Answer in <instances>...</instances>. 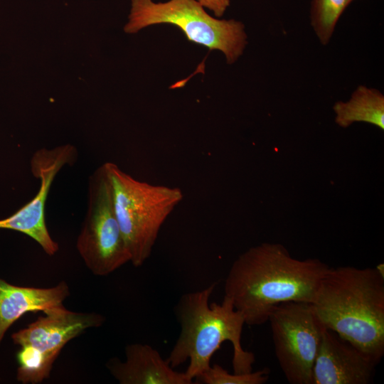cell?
<instances>
[{
    "mask_svg": "<svg viewBox=\"0 0 384 384\" xmlns=\"http://www.w3.org/2000/svg\"><path fill=\"white\" fill-rule=\"evenodd\" d=\"M329 267L318 259H295L281 244L264 242L233 262L225 280V295L245 324L261 325L281 303H312Z\"/></svg>",
    "mask_w": 384,
    "mask_h": 384,
    "instance_id": "obj_1",
    "label": "cell"
},
{
    "mask_svg": "<svg viewBox=\"0 0 384 384\" xmlns=\"http://www.w3.org/2000/svg\"><path fill=\"white\" fill-rule=\"evenodd\" d=\"M323 326L376 364L384 354V275L375 267H329L311 303Z\"/></svg>",
    "mask_w": 384,
    "mask_h": 384,
    "instance_id": "obj_2",
    "label": "cell"
},
{
    "mask_svg": "<svg viewBox=\"0 0 384 384\" xmlns=\"http://www.w3.org/2000/svg\"><path fill=\"white\" fill-rule=\"evenodd\" d=\"M215 286L213 283L183 294L175 308L181 331L166 360L173 368L189 361L185 373L192 380L210 366L213 355L225 341L233 346V373L252 371L255 356L241 344L244 317L228 296H224L220 304L209 302Z\"/></svg>",
    "mask_w": 384,
    "mask_h": 384,
    "instance_id": "obj_3",
    "label": "cell"
},
{
    "mask_svg": "<svg viewBox=\"0 0 384 384\" xmlns=\"http://www.w3.org/2000/svg\"><path fill=\"white\" fill-rule=\"evenodd\" d=\"M105 163L130 262L138 267L150 257L161 226L181 202L183 194L179 188L137 180L117 164Z\"/></svg>",
    "mask_w": 384,
    "mask_h": 384,
    "instance_id": "obj_4",
    "label": "cell"
},
{
    "mask_svg": "<svg viewBox=\"0 0 384 384\" xmlns=\"http://www.w3.org/2000/svg\"><path fill=\"white\" fill-rule=\"evenodd\" d=\"M160 23L174 25L189 41L221 51L228 64L242 55L247 43L242 23L214 18L197 0H132L129 22L124 28L126 33Z\"/></svg>",
    "mask_w": 384,
    "mask_h": 384,
    "instance_id": "obj_5",
    "label": "cell"
},
{
    "mask_svg": "<svg viewBox=\"0 0 384 384\" xmlns=\"http://www.w3.org/2000/svg\"><path fill=\"white\" fill-rule=\"evenodd\" d=\"M76 247L95 275H108L130 262L115 213L106 163L97 168L88 178L87 210Z\"/></svg>",
    "mask_w": 384,
    "mask_h": 384,
    "instance_id": "obj_6",
    "label": "cell"
},
{
    "mask_svg": "<svg viewBox=\"0 0 384 384\" xmlns=\"http://www.w3.org/2000/svg\"><path fill=\"white\" fill-rule=\"evenodd\" d=\"M44 313L46 316L11 336L14 343L21 347L17 354V378L23 383H38L47 378L65 344L105 321L100 314L74 312L63 306Z\"/></svg>",
    "mask_w": 384,
    "mask_h": 384,
    "instance_id": "obj_7",
    "label": "cell"
},
{
    "mask_svg": "<svg viewBox=\"0 0 384 384\" xmlns=\"http://www.w3.org/2000/svg\"><path fill=\"white\" fill-rule=\"evenodd\" d=\"M268 321L275 355L288 382L312 384L313 368L324 327L311 303H281L271 311Z\"/></svg>",
    "mask_w": 384,
    "mask_h": 384,
    "instance_id": "obj_8",
    "label": "cell"
},
{
    "mask_svg": "<svg viewBox=\"0 0 384 384\" xmlns=\"http://www.w3.org/2000/svg\"><path fill=\"white\" fill-rule=\"evenodd\" d=\"M78 151L71 144L52 149H41L31 159V171L40 180L38 192L28 203L9 217L0 220V228L10 229L27 235L40 245L48 255L58 250V244L53 240L46 224L45 206L51 184L65 165H73Z\"/></svg>",
    "mask_w": 384,
    "mask_h": 384,
    "instance_id": "obj_9",
    "label": "cell"
},
{
    "mask_svg": "<svg viewBox=\"0 0 384 384\" xmlns=\"http://www.w3.org/2000/svg\"><path fill=\"white\" fill-rule=\"evenodd\" d=\"M376 365L354 346L324 328L312 384H369Z\"/></svg>",
    "mask_w": 384,
    "mask_h": 384,
    "instance_id": "obj_10",
    "label": "cell"
},
{
    "mask_svg": "<svg viewBox=\"0 0 384 384\" xmlns=\"http://www.w3.org/2000/svg\"><path fill=\"white\" fill-rule=\"evenodd\" d=\"M125 361L110 359L107 368L121 384H192L185 372L171 368L158 351L148 344L132 343L125 348Z\"/></svg>",
    "mask_w": 384,
    "mask_h": 384,
    "instance_id": "obj_11",
    "label": "cell"
},
{
    "mask_svg": "<svg viewBox=\"0 0 384 384\" xmlns=\"http://www.w3.org/2000/svg\"><path fill=\"white\" fill-rule=\"evenodd\" d=\"M69 289L65 282L50 288L13 285L0 278V343L9 327L23 314L63 306Z\"/></svg>",
    "mask_w": 384,
    "mask_h": 384,
    "instance_id": "obj_12",
    "label": "cell"
},
{
    "mask_svg": "<svg viewBox=\"0 0 384 384\" xmlns=\"http://www.w3.org/2000/svg\"><path fill=\"white\" fill-rule=\"evenodd\" d=\"M333 109L335 122L341 127L363 122L384 129V95L375 88L359 85L348 101L336 102Z\"/></svg>",
    "mask_w": 384,
    "mask_h": 384,
    "instance_id": "obj_13",
    "label": "cell"
},
{
    "mask_svg": "<svg viewBox=\"0 0 384 384\" xmlns=\"http://www.w3.org/2000/svg\"><path fill=\"white\" fill-rule=\"evenodd\" d=\"M352 1H312L311 23L322 45H326L329 42L339 17Z\"/></svg>",
    "mask_w": 384,
    "mask_h": 384,
    "instance_id": "obj_14",
    "label": "cell"
},
{
    "mask_svg": "<svg viewBox=\"0 0 384 384\" xmlns=\"http://www.w3.org/2000/svg\"><path fill=\"white\" fill-rule=\"evenodd\" d=\"M270 370L264 368L245 373H230L218 364L210 366L196 380L205 384H263L267 382Z\"/></svg>",
    "mask_w": 384,
    "mask_h": 384,
    "instance_id": "obj_15",
    "label": "cell"
},
{
    "mask_svg": "<svg viewBox=\"0 0 384 384\" xmlns=\"http://www.w3.org/2000/svg\"><path fill=\"white\" fill-rule=\"evenodd\" d=\"M204 8L210 10L216 17L223 15L230 5V0H197Z\"/></svg>",
    "mask_w": 384,
    "mask_h": 384,
    "instance_id": "obj_16",
    "label": "cell"
}]
</instances>
